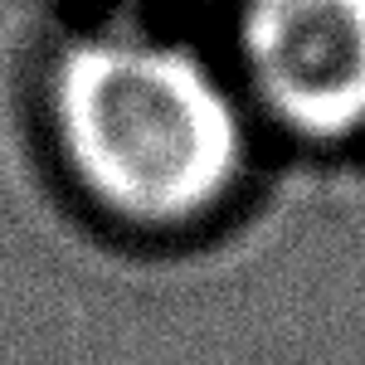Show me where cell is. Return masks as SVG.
<instances>
[{"mask_svg": "<svg viewBox=\"0 0 365 365\" xmlns=\"http://www.w3.org/2000/svg\"><path fill=\"white\" fill-rule=\"evenodd\" d=\"M54 127L83 190L132 225H190L244 170L234 98L175 44L88 39L68 49Z\"/></svg>", "mask_w": 365, "mask_h": 365, "instance_id": "1", "label": "cell"}, {"mask_svg": "<svg viewBox=\"0 0 365 365\" xmlns=\"http://www.w3.org/2000/svg\"><path fill=\"white\" fill-rule=\"evenodd\" d=\"M244 54L287 127L307 137L365 127V0H249Z\"/></svg>", "mask_w": 365, "mask_h": 365, "instance_id": "2", "label": "cell"}]
</instances>
